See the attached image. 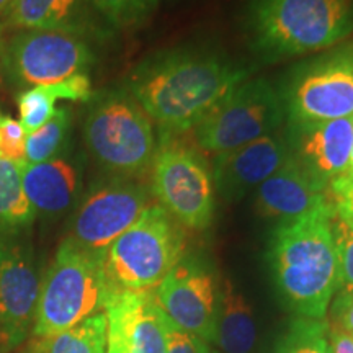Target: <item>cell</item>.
Here are the masks:
<instances>
[{
	"label": "cell",
	"instance_id": "cell-19",
	"mask_svg": "<svg viewBox=\"0 0 353 353\" xmlns=\"http://www.w3.org/2000/svg\"><path fill=\"white\" fill-rule=\"evenodd\" d=\"M92 8V0H12L6 19L15 28L81 34L90 25Z\"/></svg>",
	"mask_w": 353,
	"mask_h": 353
},
{
	"label": "cell",
	"instance_id": "cell-27",
	"mask_svg": "<svg viewBox=\"0 0 353 353\" xmlns=\"http://www.w3.org/2000/svg\"><path fill=\"white\" fill-rule=\"evenodd\" d=\"M332 229L339 260V286L335 294H350L353 293V232L335 218V213Z\"/></svg>",
	"mask_w": 353,
	"mask_h": 353
},
{
	"label": "cell",
	"instance_id": "cell-25",
	"mask_svg": "<svg viewBox=\"0 0 353 353\" xmlns=\"http://www.w3.org/2000/svg\"><path fill=\"white\" fill-rule=\"evenodd\" d=\"M69 125V110L63 107L56 110L50 121L44 123L37 131L26 134L25 164H41L56 159L64 145Z\"/></svg>",
	"mask_w": 353,
	"mask_h": 353
},
{
	"label": "cell",
	"instance_id": "cell-23",
	"mask_svg": "<svg viewBox=\"0 0 353 353\" xmlns=\"http://www.w3.org/2000/svg\"><path fill=\"white\" fill-rule=\"evenodd\" d=\"M19 162L0 159V231H15L33 223L37 211L25 195Z\"/></svg>",
	"mask_w": 353,
	"mask_h": 353
},
{
	"label": "cell",
	"instance_id": "cell-32",
	"mask_svg": "<svg viewBox=\"0 0 353 353\" xmlns=\"http://www.w3.org/2000/svg\"><path fill=\"white\" fill-rule=\"evenodd\" d=\"M329 342L332 353H353V337L329 325Z\"/></svg>",
	"mask_w": 353,
	"mask_h": 353
},
{
	"label": "cell",
	"instance_id": "cell-2",
	"mask_svg": "<svg viewBox=\"0 0 353 353\" xmlns=\"http://www.w3.org/2000/svg\"><path fill=\"white\" fill-rule=\"evenodd\" d=\"M334 201L273 232L268 262L283 303L298 317L325 319L337 293L339 260L334 239Z\"/></svg>",
	"mask_w": 353,
	"mask_h": 353
},
{
	"label": "cell",
	"instance_id": "cell-14",
	"mask_svg": "<svg viewBox=\"0 0 353 353\" xmlns=\"http://www.w3.org/2000/svg\"><path fill=\"white\" fill-rule=\"evenodd\" d=\"M108 330L120 339L126 353H165L172 321L152 291L113 293L105 304Z\"/></svg>",
	"mask_w": 353,
	"mask_h": 353
},
{
	"label": "cell",
	"instance_id": "cell-24",
	"mask_svg": "<svg viewBox=\"0 0 353 353\" xmlns=\"http://www.w3.org/2000/svg\"><path fill=\"white\" fill-rule=\"evenodd\" d=\"M272 353H332L329 322L325 319L296 317L280 335Z\"/></svg>",
	"mask_w": 353,
	"mask_h": 353
},
{
	"label": "cell",
	"instance_id": "cell-7",
	"mask_svg": "<svg viewBox=\"0 0 353 353\" xmlns=\"http://www.w3.org/2000/svg\"><path fill=\"white\" fill-rule=\"evenodd\" d=\"M162 136L151 165L154 196L182 228L206 229L214 214L213 172L192 145Z\"/></svg>",
	"mask_w": 353,
	"mask_h": 353
},
{
	"label": "cell",
	"instance_id": "cell-11",
	"mask_svg": "<svg viewBox=\"0 0 353 353\" xmlns=\"http://www.w3.org/2000/svg\"><path fill=\"white\" fill-rule=\"evenodd\" d=\"M149 206L148 188L143 185L130 179L110 180L83 198L69 237L83 249L103 255Z\"/></svg>",
	"mask_w": 353,
	"mask_h": 353
},
{
	"label": "cell",
	"instance_id": "cell-9",
	"mask_svg": "<svg viewBox=\"0 0 353 353\" xmlns=\"http://www.w3.org/2000/svg\"><path fill=\"white\" fill-rule=\"evenodd\" d=\"M94 54L81 34L23 30L8 43L3 64L21 87L51 85L85 70Z\"/></svg>",
	"mask_w": 353,
	"mask_h": 353
},
{
	"label": "cell",
	"instance_id": "cell-17",
	"mask_svg": "<svg viewBox=\"0 0 353 353\" xmlns=\"http://www.w3.org/2000/svg\"><path fill=\"white\" fill-rule=\"evenodd\" d=\"M332 201L327 188L317 183L291 154L281 169L257 187V210L281 223L301 218Z\"/></svg>",
	"mask_w": 353,
	"mask_h": 353
},
{
	"label": "cell",
	"instance_id": "cell-6",
	"mask_svg": "<svg viewBox=\"0 0 353 353\" xmlns=\"http://www.w3.org/2000/svg\"><path fill=\"white\" fill-rule=\"evenodd\" d=\"M83 138L95 161L121 176L148 172L157 151L151 118L125 92H110L95 101Z\"/></svg>",
	"mask_w": 353,
	"mask_h": 353
},
{
	"label": "cell",
	"instance_id": "cell-13",
	"mask_svg": "<svg viewBox=\"0 0 353 353\" xmlns=\"http://www.w3.org/2000/svg\"><path fill=\"white\" fill-rule=\"evenodd\" d=\"M39 281L32 255L23 245L0 237V352L25 342L33 329Z\"/></svg>",
	"mask_w": 353,
	"mask_h": 353
},
{
	"label": "cell",
	"instance_id": "cell-21",
	"mask_svg": "<svg viewBox=\"0 0 353 353\" xmlns=\"http://www.w3.org/2000/svg\"><path fill=\"white\" fill-rule=\"evenodd\" d=\"M92 97V83L87 74L65 79L51 85H38L25 90L19 97L20 125L26 134L37 131L56 113L57 100L85 101Z\"/></svg>",
	"mask_w": 353,
	"mask_h": 353
},
{
	"label": "cell",
	"instance_id": "cell-3",
	"mask_svg": "<svg viewBox=\"0 0 353 353\" xmlns=\"http://www.w3.org/2000/svg\"><path fill=\"white\" fill-rule=\"evenodd\" d=\"M247 21L263 54H309L353 33V0H252Z\"/></svg>",
	"mask_w": 353,
	"mask_h": 353
},
{
	"label": "cell",
	"instance_id": "cell-16",
	"mask_svg": "<svg viewBox=\"0 0 353 353\" xmlns=\"http://www.w3.org/2000/svg\"><path fill=\"white\" fill-rule=\"evenodd\" d=\"M293 157L317 183L327 188L345 174L353 148V117L341 120L298 123Z\"/></svg>",
	"mask_w": 353,
	"mask_h": 353
},
{
	"label": "cell",
	"instance_id": "cell-22",
	"mask_svg": "<svg viewBox=\"0 0 353 353\" xmlns=\"http://www.w3.org/2000/svg\"><path fill=\"white\" fill-rule=\"evenodd\" d=\"M107 314L100 312L64 332L34 337L28 353H107Z\"/></svg>",
	"mask_w": 353,
	"mask_h": 353
},
{
	"label": "cell",
	"instance_id": "cell-28",
	"mask_svg": "<svg viewBox=\"0 0 353 353\" xmlns=\"http://www.w3.org/2000/svg\"><path fill=\"white\" fill-rule=\"evenodd\" d=\"M26 131L20 121L0 114V159L25 164Z\"/></svg>",
	"mask_w": 353,
	"mask_h": 353
},
{
	"label": "cell",
	"instance_id": "cell-35",
	"mask_svg": "<svg viewBox=\"0 0 353 353\" xmlns=\"http://www.w3.org/2000/svg\"><path fill=\"white\" fill-rule=\"evenodd\" d=\"M12 0H0V13H6V10L10 6Z\"/></svg>",
	"mask_w": 353,
	"mask_h": 353
},
{
	"label": "cell",
	"instance_id": "cell-36",
	"mask_svg": "<svg viewBox=\"0 0 353 353\" xmlns=\"http://www.w3.org/2000/svg\"><path fill=\"white\" fill-rule=\"evenodd\" d=\"M348 174L353 175V148H352V154H350V162H348Z\"/></svg>",
	"mask_w": 353,
	"mask_h": 353
},
{
	"label": "cell",
	"instance_id": "cell-29",
	"mask_svg": "<svg viewBox=\"0 0 353 353\" xmlns=\"http://www.w3.org/2000/svg\"><path fill=\"white\" fill-rule=\"evenodd\" d=\"M165 353H211L210 343L201 341L196 335L185 332L172 322L167 334Z\"/></svg>",
	"mask_w": 353,
	"mask_h": 353
},
{
	"label": "cell",
	"instance_id": "cell-20",
	"mask_svg": "<svg viewBox=\"0 0 353 353\" xmlns=\"http://www.w3.org/2000/svg\"><path fill=\"white\" fill-rule=\"evenodd\" d=\"M257 342V324L252 306L229 278L218 291L214 341L223 353H250Z\"/></svg>",
	"mask_w": 353,
	"mask_h": 353
},
{
	"label": "cell",
	"instance_id": "cell-15",
	"mask_svg": "<svg viewBox=\"0 0 353 353\" xmlns=\"http://www.w3.org/2000/svg\"><path fill=\"white\" fill-rule=\"evenodd\" d=\"M291 156L288 141L278 132L219 154L214 159L213 182L226 198H241L281 169Z\"/></svg>",
	"mask_w": 353,
	"mask_h": 353
},
{
	"label": "cell",
	"instance_id": "cell-12",
	"mask_svg": "<svg viewBox=\"0 0 353 353\" xmlns=\"http://www.w3.org/2000/svg\"><path fill=\"white\" fill-rule=\"evenodd\" d=\"M218 291L208 268L196 260L182 259L154 290V296L179 329L201 341H214Z\"/></svg>",
	"mask_w": 353,
	"mask_h": 353
},
{
	"label": "cell",
	"instance_id": "cell-31",
	"mask_svg": "<svg viewBox=\"0 0 353 353\" xmlns=\"http://www.w3.org/2000/svg\"><path fill=\"white\" fill-rule=\"evenodd\" d=\"M329 196L332 200L353 203V175L345 172L343 175L332 180L329 185Z\"/></svg>",
	"mask_w": 353,
	"mask_h": 353
},
{
	"label": "cell",
	"instance_id": "cell-4",
	"mask_svg": "<svg viewBox=\"0 0 353 353\" xmlns=\"http://www.w3.org/2000/svg\"><path fill=\"white\" fill-rule=\"evenodd\" d=\"M108 298L103 255L65 237L39 286L33 337H48L76 327L105 311Z\"/></svg>",
	"mask_w": 353,
	"mask_h": 353
},
{
	"label": "cell",
	"instance_id": "cell-34",
	"mask_svg": "<svg viewBox=\"0 0 353 353\" xmlns=\"http://www.w3.org/2000/svg\"><path fill=\"white\" fill-rule=\"evenodd\" d=\"M107 353H126L125 348H123L120 339L117 337L113 332L107 334Z\"/></svg>",
	"mask_w": 353,
	"mask_h": 353
},
{
	"label": "cell",
	"instance_id": "cell-10",
	"mask_svg": "<svg viewBox=\"0 0 353 353\" xmlns=\"http://www.w3.org/2000/svg\"><path fill=\"white\" fill-rule=\"evenodd\" d=\"M286 110L296 125L353 117V46L306 65L290 85Z\"/></svg>",
	"mask_w": 353,
	"mask_h": 353
},
{
	"label": "cell",
	"instance_id": "cell-8",
	"mask_svg": "<svg viewBox=\"0 0 353 353\" xmlns=\"http://www.w3.org/2000/svg\"><path fill=\"white\" fill-rule=\"evenodd\" d=\"M285 103L265 79L239 83L193 130L198 148L216 156L278 132Z\"/></svg>",
	"mask_w": 353,
	"mask_h": 353
},
{
	"label": "cell",
	"instance_id": "cell-30",
	"mask_svg": "<svg viewBox=\"0 0 353 353\" xmlns=\"http://www.w3.org/2000/svg\"><path fill=\"white\" fill-rule=\"evenodd\" d=\"M329 309L332 327L353 337V293L335 294Z\"/></svg>",
	"mask_w": 353,
	"mask_h": 353
},
{
	"label": "cell",
	"instance_id": "cell-37",
	"mask_svg": "<svg viewBox=\"0 0 353 353\" xmlns=\"http://www.w3.org/2000/svg\"><path fill=\"white\" fill-rule=\"evenodd\" d=\"M0 46H2V26H0Z\"/></svg>",
	"mask_w": 353,
	"mask_h": 353
},
{
	"label": "cell",
	"instance_id": "cell-5",
	"mask_svg": "<svg viewBox=\"0 0 353 353\" xmlns=\"http://www.w3.org/2000/svg\"><path fill=\"white\" fill-rule=\"evenodd\" d=\"M185 236L176 221L151 205L103 254L110 296L121 291H152L183 259Z\"/></svg>",
	"mask_w": 353,
	"mask_h": 353
},
{
	"label": "cell",
	"instance_id": "cell-1",
	"mask_svg": "<svg viewBox=\"0 0 353 353\" xmlns=\"http://www.w3.org/2000/svg\"><path fill=\"white\" fill-rule=\"evenodd\" d=\"M249 72L216 54L174 51L141 65L130 94L162 134H182L195 130Z\"/></svg>",
	"mask_w": 353,
	"mask_h": 353
},
{
	"label": "cell",
	"instance_id": "cell-33",
	"mask_svg": "<svg viewBox=\"0 0 353 353\" xmlns=\"http://www.w3.org/2000/svg\"><path fill=\"white\" fill-rule=\"evenodd\" d=\"M332 201H334L335 218L341 221L348 231L353 232V203L341 201V200H332Z\"/></svg>",
	"mask_w": 353,
	"mask_h": 353
},
{
	"label": "cell",
	"instance_id": "cell-26",
	"mask_svg": "<svg viewBox=\"0 0 353 353\" xmlns=\"http://www.w3.org/2000/svg\"><path fill=\"white\" fill-rule=\"evenodd\" d=\"M161 0H92L97 12L117 28H132L151 19Z\"/></svg>",
	"mask_w": 353,
	"mask_h": 353
},
{
	"label": "cell",
	"instance_id": "cell-18",
	"mask_svg": "<svg viewBox=\"0 0 353 353\" xmlns=\"http://www.w3.org/2000/svg\"><path fill=\"white\" fill-rule=\"evenodd\" d=\"M21 183L37 213L59 216L76 201L81 179L69 161L56 157L41 164H23Z\"/></svg>",
	"mask_w": 353,
	"mask_h": 353
}]
</instances>
